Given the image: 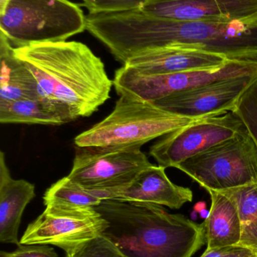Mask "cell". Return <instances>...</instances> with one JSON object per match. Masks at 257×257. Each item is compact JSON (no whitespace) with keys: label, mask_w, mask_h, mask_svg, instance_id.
Returning <instances> with one entry per match:
<instances>
[{"label":"cell","mask_w":257,"mask_h":257,"mask_svg":"<svg viewBox=\"0 0 257 257\" xmlns=\"http://www.w3.org/2000/svg\"><path fill=\"white\" fill-rule=\"evenodd\" d=\"M86 30L123 64L149 50L180 47L257 65V17L242 21H181L139 10L96 12L86 16Z\"/></svg>","instance_id":"6da1fadb"},{"label":"cell","mask_w":257,"mask_h":257,"mask_svg":"<svg viewBox=\"0 0 257 257\" xmlns=\"http://www.w3.org/2000/svg\"><path fill=\"white\" fill-rule=\"evenodd\" d=\"M14 53L33 73L41 96L66 105L77 118L92 115L110 98L113 81L84 44L35 43L14 48Z\"/></svg>","instance_id":"7a4b0ae2"},{"label":"cell","mask_w":257,"mask_h":257,"mask_svg":"<svg viewBox=\"0 0 257 257\" xmlns=\"http://www.w3.org/2000/svg\"><path fill=\"white\" fill-rule=\"evenodd\" d=\"M102 234L127 257H192L206 242L204 224L146 202L104 200Z\"/></svg>","instance_id":"3957f363"},{"label":"cell","mask_w":257,"mask_h":257,"mask_svg":"<svg viewBox=\"0 0 257 257\" xmlns=\"http://www.w3.org/2000/svg\"><path fill=\"white\" fill-rule=\"evenodd\" d=\"M197 120L169 112L152 102L119 96L113 111L78 135L74 142L77 148H141Z\"/></svg>","instance_id":"277c9868"},{"label":"cell","mask_w":257,"mask_h":257,"mask_svg":"<svg viewBox=\"0 0 257 257\" xmlns=\"http://www.w3.org/2000/svg\"><path fill=\"white\" fill-rule=\"evenodd\" d=\"M0 30L14 48L64 42L86 30V16L69 0L0 2Z\"/></svg>","instance_id":"5b68a950"},{"label":"cell","mask_w":257,"mask_h":257,"mask_svg":"<svg viewBox=\"0 0 257 257\" xmlns=\"http://www.w3.org/2000/svg\"><path fill=\"white\" fill-rule=\"evenodd\" d=\"M176 169L205 190L223 191L257 182V147L243 127L232 139L188 159Z\"/></svg>","instance_id":"8992f818"},{"label":"cell","mask_w":257,"mask_h":257,"mask_svg":"<svg viewBox=\"0 0 257 257\" xmlns=\"http://www.w3.org/2000/svg\"><path fill=\"white\" fill-rule=\"evenodd\" d=\"M152 165L140 148H78L67 177L86 190H115L121 195Z\"/></svg>","instance_id":"52a82bcc"},{"label":"cell","mask_w":257,"mask_h":257,"mask_svg":"<svg viewBox=\"0 0 257 257\" xmlns=\"http://www.w3.org/2000/svg\"><path fill=\"white\" fill-rule=\"evenodd\" d=\"M253 73H257V65L231 61L214 69L155 75H144L123 66L116 70L113 81L119 96L153 102L223 78Z\"/></svg>","instance_id":"ba28073f"},{"label":"cell","mask_w":257,"mask_h":257,"mask_svg":"<svg viewBox=\"0 0 257 257\" xmlns=\"http://www.w3.org/2000/svg\"><path fill=\"white\" fill-rule=\"evenodd\" d=\"M108 223L95 207L46 206L29 224L21 244H52L64 251L104 233Z\"/></svg>","instance_id":"9c48e42d"},{"label":"cell","mask_w":257,"mask_h":257,"mask_svg":"<svg viewBox=\"0 0 257 257\" xmlns=\"http://www.w3.org/2000/svg\"><path fill=\"white\" fill-rule=\"evenodd\" d=\"M243 127L233 112L199 119L163 136L149 150L158 166L176 168L188 159L235 137Z\"/></svg>","instance_id":"30bf717a"},{"label":"cell","mask_w":257,"mask_h":257,"mask_svg":"<svg viewBox=\"0 0 257 257\" xmlns=\"http://www.w3.org/2000/svg\"><path fill=\"white\" fill-rule=\"evenodd\" d=\"M257 73L223 78L152 103L183 117L201 119L232 112L246 89Z\"/></svg>","instance_id":"8fae6325"},{"label":"cell","mask_w":257,"mask_h":257,"mask_svg":"<svg viewBox=\"0 0 257 257\" xmlns=\"http://www.w3.org/2000/svg\"><path fill=\"white\" fill-rule=\"evenodd\" d=\"M137 10L172 21H242L256 18L257 0H151Z\"/></svg>","instance_id":"7c38bea8"},{"label":"cell","mask_w":257,"mask_h":257,"mask_svg":"<svg viewBox=\"0 0 257 257\" xmlns=\"http://www.w3.org/2000/svg\"><path fill=\"white\" fill-rule=\"evenodd\" d=\"M229 62L217 54L180 47L145 51L129 59L123 66L144 75H166L186 71L220 67Z\"/></svg>","instance_id":"4fadbf2b"},{"label":"cell","mask_w":257,"mask_h":257,"mask_svg":"<svg viewBox=\"0 0 257 257\" xmlns=\"http://www.w3.org/2000/svg\"><path fill=\"white\" fill-rule=\"evenodd\" d=\"M193 199L188 187L174 184L165 173V168L152 166L142 170L124 189L117 200L146 202L180 209Z\"/></svg>","instance_id":"5bb4252c"},{"label":"cell","mask_w":257,"mask_h":257,"mask_svg":"<svg viewBox=\"0 0 257 257\" xmlns=\"http://www.w3.org/2000/svg\"><path fill=\"white\" fill-rule=\"evenodd\" d=\"M35 185L24 179H14L0 152V241L21 245L18 231L27 205L36 196Z\"/></svg>","instance_id":"9a60e30c"},{"label":"cell","mask_w":257,"mask_h":257,"mask_svg":"<svg viewBox=\"0 0 257 257\" xmlns=\"http://www.w3.org/2000/svg\"><path fill=\"white\" fill-rule=\"evenodd\" d=\"M77 117L66 105L45 97L0 100V123L60 126Z\"/></svg>","instance_id":"2e32d148"},{"label":"cell","mask_w":257,"mask_h":257,"mask_svg":"<svg viewBox=\"0 0 257 257\" xmlns=\"http://www.w3.org/2000/svg\"><path fill=\"white\" fill-rule=\"evenodd\" d=\"M207 191L211 199L209 215L203 223L207 249L238 245L241 225L236 205L221 192Z\"/></svg>","instance_id":"e0dca14e"},{"label":"cell","mask_w":257,"mask_h":257,"mask_svg":"<svg viewBox=\"0 0 257 257\" xmlns=\"http://www.w3.org/2000/svg\"><path fill=\"white\" fill-rule=\"evenodd\" d=\"M0 100L42 97L33 73L15 55L14 47L3 33L0 36Z\"/></svg>","instance_id":"ac0fdd59"},{"label":"cell","mask_w":257,"mask_h":257,"mask_svg":"<svg viewBox=\"0 0 257 257\" xmlns=\"http://www.w3.org/2000/svg\"><path fill=\"white\" fill-rule=\"evenodd\" d=\"M219 192L230 198L238 208L241 225L238 245L257 253V182Z\"/></svg>","instance_id":"d6986e66"},{"label":"cell","mask_w":257,"mask_h":257,"mask_svg":"<svg viewBox=\"0 0 257 257\" xmlns=\"http://www.w3.org/2000/svg\"><path fill=\"white\" fill-rule=\"evenodd\" d=\"M43 200L45 207L66 208L96 207L102 202L89 190L71 181L67 176L53 184L45 191Z\"/></svg>","instance_id":"ffe728a7"},{"label":"cell","mask_w":257,"mask_h":257,"mask_svg":"<svg viewBox=\"0 0 257 257\" xmlns=\"http://www.w3.org/2000/svg\"><path fill=\"white\" fill-rule=\"evenodd\" d=\"M232 112L240 119L257 147V76L241 95Z\"/></svg>","instance_id":"44dd1931"},{"label":"cell","mask_w":257,"mask_h":257,"mask_svg":"<svg viewBox=\"0 0 257 257\" xmlns=\"http://www.w3.org/2000/svg\"><path fill=\"white\" fill-rule=\"evenodd\" d=\"M65 252L66 257H127L103 235L84 241Z\"/></svg>","instance_id":"7402d4cb"},{"label":"cell","mask_w":257,"mask_h":257,"mask_svg":"<svg viewBox=\"0 0 257 257\" xmlns=\"http://www.w3.org/2000/svg\"><path fill=\"white\" fill-rule=\"evenodd\" d=\"M82 5L89 11L95 12H122L137 10L151 0H81Z\"/></svg>","instance_id":"603a6c76"},{"label":"cell","mask_w":257,"mask_h":257,"mask_svg":"<svg viewBox=\"0 0 257 257\" xmlns=\"http://www.w3.org/2000/svg\"><path fill=\"white\" fill-rule=\"evenodd\" d=\"M4 253L7 257H58L54 249L46 244H21L15 251Z\"/></svg>","instance_id":"cb8c5ba5"},{"label":"cell","mask_w":257,"mask_h":257,"mask_svg":"<svg viewBox=\"0 0 257 257\" xmlns=\"http://www.w3.org/2000/svg\"><path fill=\"white\" fill-rule=\"evenodd\" d=\"M200 257H257V253L240 245L207 249Z\"/></svg>","instance_id":"d4e9b609"},{"label":"cell","mask_w":257,"mask_h":257,"mask_svg":"<svg viewBox=\"0 0 257 257\" xmlns=\"http://www.w3.org/2000/svg\"><path fill=\"white\" fill-rule=\"evenodd\" d=\"M205 207H206L205 202H199V203H197L196 205H195L194 211H197L198 213H200L202 210L205 209Z\"/></svg>","instance_id":"484cf974"},{"label":"cell","mask_w":257,"mask_h":257,"mask_svg":"<svg viewBox=\"0 0 257 257\" xmlns=\"http://www.w3.org/2000/svg\"><path fill=\"white\" fill-rule=\"evenodd\" d=\"M210 211H208V210L204 209L202 210V211L200 212V215L201 217H202V218L206 219L207 217H208V215H209Z\"/></svg>","instance_id":"4316f807"},{"label":"cell","mask_w":257,"mask_h":257,"mask_svg":"<svg viewBox=\"0 0 257 257\" xmlns=\"http://www.w3.org/2000/svg\"><path fill=\"white\" fill-rule=\"evenodd\" d=\"M0 257H7V256H6V255H5L4 252L2 251L1 254H0Z\"/></svg>","instance_id":"83f0119b"},{"label":"cell","mask_w":257,"mask_h":257,"mask_svg":"<svg viewBox=\"0 0 257 257\" xmlns=\"http://www.w3.org/2000/svg\"><path fill=\"white\" fill-rule=\"evenodd\" d=\"M6 1V0H0V2Z\"/></svg>","instance_id":"f1b7e54d"}]
</instances>
